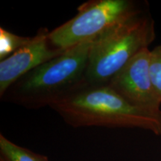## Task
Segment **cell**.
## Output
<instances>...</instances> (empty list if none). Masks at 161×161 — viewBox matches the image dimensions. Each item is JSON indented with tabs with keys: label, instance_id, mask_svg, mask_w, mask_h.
Returning <instances> with one entry per match:
<instances>
[{
	"label": "cell",
	"instance_id": "obj_3",
	"mask_svg": "<svg viewBox=\"0 0 161 161\" xmlns=\"http://www.w3.org/2000/svg\"><path fill=\"white\" fill-rule=\"evenodd\" d=\"M154 39V20L140 10L113 25L93 40L86 67V84H108Z\"/></svg>",
	"mask_w": 161,
	"mask_h": 161
},
{
	"label": "cell",
	"instance_id": "obj_4",
	"mask_svg": "<svg viewBox=\"0 0 161 161\" xmlns=\"http://www.w3.org/2000/svg\"><path fill=\"white\" fill-rule=\"evenodd\" d=\"M137 11L130 0H90L78 8L77 15L72 19L50 31L49 40L55 48L65 51L95 40Z\"/></svg>",
	"mask_w": 161,
	"mask_h": 161
},
{
	"label": "cell",
	"instance_id": "obj_6",
	"mask_svg": "<svg viewBox=\"0 0 161 161\" xmlns=\"http://www.w3.org/2000/svg\"><path fill=\"white\" fill-rule=\"evenodd\" d=\"M49 33L41 28L29 43L0 61V97L22 76L64 53L52 45Z\"/></svg>",
	"mask_w": 161,
	"mask_h": 161
},
{
	"label": "cell",
	"instance_id": "obj_1",
	"mask_svg": "<svg viewBox=\"0 0 161 161\" xmlns=\"http://www.w3.org/2000/svg\"><path fill=\"white\" fill-rule=\"evenodd\" d=\"M50 108L74 128H138L161 135V110L132 104L108 85L86 84Z\"/></svg>",
	"mask_w": 161,
	"mask_h": 161
},
{
	"label": "cell",
	"instance_id": "obj_9",
	"mask_svg": "<svg viewBox=\"0 0 161 161\" xmlns=\"http://www.w3.org/2000/svg\"><path fill=\"white\" fill-rule=\"evenodd\" d=\"M149 72L154 93L161 103V45L150 51Z\"/></svg>",
	"mask_w": 161,
	"mask_h": 161
},
{
	"label": "cell",
	"instance_id": "obj_8",
	"mask_svg": "<svg viewBox=\"0 0 161 161\" xmlns=\"http://www.w3.org/2000/svg\"><path fill=\"white\" fill-rule=\"evenodd\" d=\"M31 37H21L0 28V60H5L31 40Z\"/></svg>",
	"mask_w": 161,
	"mask_h": 161
},
{
	"label": "cell",
	"instance_id": "obj_2",
	"mask_svg": "<svg viewBox=\"0 0 161 161\" xmlns=\"http://www.w3.org/2000/svg\"><path fill=\"white\" fill-rule=\"evenodd\" d=\"M93 40L66 49L19 78L1 98L29 109L50 107L86 85V72Z\"/></svg>",
	"mask_w": 161,
	"mask_h": 161
},
{
	"label": "cell",
	"instance_id": "obj_7",
	"mask_svg": "<svg viewBox=\"0 0 161 161\" xmlns=\"http://www.w3.org/2000/svg\"><path fill=\"white\" fill-rule=\"evenodd\" d=\"M0 161H49L45 155L14 143L0 134Z\"/></svg>",
	"mask_w": 161,
	"mask_h": 161
},
{
	"label": "cell",
	"instance_id": "obj_5",
	"mask_svg": "<svg viewBox=\"0 0 161 161\" xmlns=\"http://www.w3.org/2000/svg\"><path fill=\"white\" fill-rule=\"evenodd\" d=\"M150 50L139 52L110 80L108 85L132 104L160 110L161 103L153 89L149 72Z\"/></svg>",
	"mask_w": 161,
	"mask_h": 161
}]
</instances>
